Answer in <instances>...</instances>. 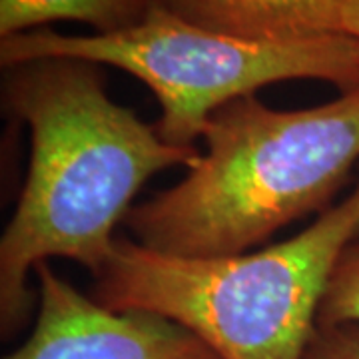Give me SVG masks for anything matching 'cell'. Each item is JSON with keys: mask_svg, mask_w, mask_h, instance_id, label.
<instances>
[{"mask_svg": "<svg viewBox=\"0 0 359 359\" xmlns=\"http://www.w3.org/2000/svg\"><path fill=\"white\" fill-rule=\"evenodd\" d=\"M2 104L32 134L25 188L0 240L6 335L34 304L30 269L65 257L96 278L142 186L162 170L190 168L202 152L168 144L154 124L114 102L102 68L90 60L52 56L4 66Z\"/></svg>", "mask_w": 359, "mask_h": 359, "instance_id": "obj_1", "label": "cell"}, {"mask_svg": "<svg viewBox=\"0 0 359 359\" xmlns=\"http://www.w3.org/2000/svg\"><path fill=\"white\" fill-rule=\"evenodd\" d=\"M186 178L132 205L136 244L178 257L245 254L325 212L359 164V86L332 102L276 110L256 94L218 108Z\"/></svg>", "mask_w": 359, "mask_h": 359, "instance_id": "obj_2", "label": "cell"}, {"mask_svg": "<svg viewBox=\"0 0 359 359\" xmlns=\"http://www.w3.org/2000/svg\"><path fill=\"white\" fill-rule=\"evenodd\" d=\"M359 238L355 188L297 236L226 257H178L116 238L92 297L176 321L219 359H302L341 254Z\"/></svg>", "mask_w": 359, "mask_h": 359, "instance_id": "obj_3", "label": "cell"}, {"mask_svg": "<svg viewBox=\"0 0 359 359\" xmlns=\"http://www.w3.org/2000/svg\"><path fill=\"white\" fill-rule=\"evenodd\" d=\"M52 56L116 66L138 78L162 108L154 124L160 138L180 148H196L224 104L269 84L311 78L341 92L359 86V44L347 34L250 42L204 30L158 6L114 34L68 36L44 26L0 39L2 68Z\"/></svg>", "mask_w": 359, "mask_h": 359, "instance_id": "obj_4", "label": "cell"}, {"mask_svg": "<svg viewBox=\"0 0 359 359\" xmlns=\"http://www.w3.org/2000/svg\"><path fill=\"white\" fill-rule=\"evenodd\" d=\"M39 318L22 346L4 359H219L190 330L158 313L116 311L36 268Z\"/></svg>", "mask_w": 359, "mask_h": 359, "instance_id": "obj_5", "label": "cell"}, {"mask_svg": "<svg viewBox=\"0 0 359 359\" xmlns=\"http://www.w3.org/2000/svg\"><path fill=\"white\" fill-rule=\"evenodd\" d=\"M204 30L250 42L346 34V0H152Z\"/></svg>", "mask_w": 359, "mask_h": 359, "instance_id": "obj_6", "label": "cell"}, {"mask_svg": "<svg viewBox=\"0 0 359 359\" xmlns=\"http://www.w3.org/2000/svg\"><path fill=\"white\" fill-rule=\"evenodd\" d=\"M152 0H0V39L70 20L114 34L146 18Z\"/></svg>", "mask_w": 359, "mask_h": 359, "instance_id": "obj_7", "label": "cell"}, {"mask_svg": "<svg viewBox=\"0 0 359 359\" xmlns=\"http://www.w3.org/2000/svg\"><path fill=\"white\" fill-rule=\"evenodd\" d=\"M346 321H359V242L339 257L318 316L323 325Z\"/></svg>", "mask_w": 359, "mask_h": 359, "instance_id": "obj_8", "label": "cell"}, {"mask_svg": "<svg viewBox=\"0 0 359 359\" xmlns=\"http://www.w3.org/2000/svg\"><path fill=\"white\" fill-rule=\"evenodd\" d=\"M302 359H359V321L318 323Z\"/></svg>", "mask_w": 359, "mask_h": 359, "instance_id": "obj_9", "label": "cell"}, {"mask_svg": "<svg viewBox=\"0 0 359 359\" xmlns=\"http://www.w3.org/2000/svg\"><path fill=\"white\" fill-rule=\"evenodd\" d=\"M346 34L359 44V0H346Z\"/></svg>", "mask_w": 359, "mask_h": 359, "instance_id": "obj_10", "label": "cell"}]
</instances>
